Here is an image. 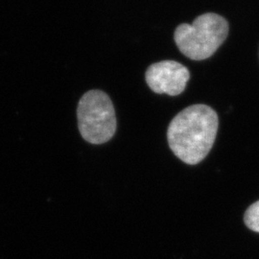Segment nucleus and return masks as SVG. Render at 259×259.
<instances>
[{
    "mask_svg": "<svg viewBox=\"0 0 259 259\" xmlns=\"http://www.w3.org/2000/svg\"><path fill=\"white\" fill-rule=\"evenodd\" d=\"M229 35V23L220 15L206 13L192 24H181L175 31V42L180 51L193 61H203L222 46Z\"/></svg>",
    "mask_w": 259,
    "mask_h": 259,
    "instance_id": "2",
    "label": "nucleus"
},
{
    "mask_svg": "<svg viewBox=\"0 0 259 259\" xmlns=\"http://www.w3.org/2000/svg\"><path fill=\"white\" fill-rule=\"evenodd\" d=\"M219 119L212 108L198 104L179 112L169 124L168 144L185 163H200L212 148Z\"/></svg>",
    "mask_w": 259,
    "mask_h": 259,
    "instance_id": "1",
    "label": "nucleus"
},
{
    "mask_svg": "<svg viewBox=\"0 0 259 259\" xmlns=\"http://www.w3.org/2000/svg\"><path fill=\"white\" fill-rule=\"evenodd\" d=\"M77 117L82 138L92 144L106 143L115 134L114 107L109 95L104 92L84 93L78 105Z\"/></svg>",
    "mask_w": 259,
    "mask_h": 259,
    "instance_id": "3",
    "label": "nucleus"
},
{
    "mask_svg": "<svg viewBox=\"0 0 259 259\" xmlns=\"http://www.w3.org/2000/svg\"><path fill=\"white\" fill-rule=\"evenodd\" d=\"M154 93L177 96L185 90L190 73L185 65L175 61H162L150 65L145 74Z\"/></svg>",
    "mask_w": 259,
    "mask_h": 259,
    "instance_id": "4",
    "label": "nucleus"
},
{
    "mask_svg": "<svg viewBox=\"0 0 259 259\" xmlns=\"http://www.w3.org/2000/svg\"><path fill=\"white\" fill-rule=\"evenodd\" d=\"M244 221L250 230L259 232V201L251 204L246 210Z\"/></svg>",
    "mask_w": 259,
    "mask_h": 259,
    "instance_id": "5",
    "label": "nucleus"
}]
</instances>
